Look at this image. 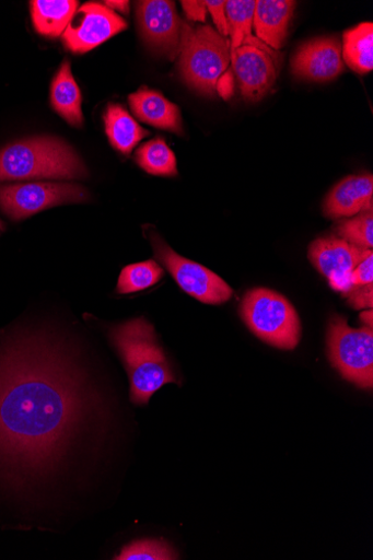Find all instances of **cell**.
Here are the masks:
<instances>
[{"label":"cell","instance_id":"9","mask_svg":"<svg viewBox=\"0 0 373 560\" xmlns=\"http://www.w3.org/2000/svg\"><path fill=\"white\" fill-rule=\"evenodd\" d=\"M86 190L74 184L28 183L0 186V209L15 221L62 203L88 200Z\"/></svg>","mask_w":373,"mask_h":560},{"label":"cell","instance_id":"11","mask_svg":"<svg viewBox=\"0 0 373 560\" xmlns=\"http://www.w3.org/2000/svg\"><path fill=\"white\" fill-rule=\"evenodd\" d=\"M372 252L337 237H322L311 243L308 259L315 269L324 275L334 290L348 295L354 288L352 272Z\"/></svg>","mask_w":373,"mask_h":560},{"label":"cell","instance_id":"12","mask_svg":"<svg viewBox=\"0 0 373 560\" xmlns=\"http://www.w3.org/2000/svg\"><path fill=\"white\" fill-rule=\"evenodd\" d=\"M63 33V43L73 54L89 52L128 27L117 13L97 3H86Z\"/></svg>","mask_w":373,"mask_h":560},{"label":"cell","instance_id":"29","mask_svg":"<svg viewBox=\"0 0 373 560\" xmlns=\"http://www.w3.org/2000/svg\"><path fill=\"white\" fill-rule=\"evenodd\" d=\"M180 4L189 21L206 22L208 13L206 2H193V0H189V2H182Z\"/></svg>","mask_w":373,"mask_h":560},{"label":"cell","instance_id":"16","mask_svg":"<svg viewBox=\"0 0 373 560\" xmlns=\"http://www.w3.org/2000/svg\"><path fill=\"white\" fill-rule=\"evenodd\" d=\"M129 105L140 121L158 129L183 135L180 109L162 93L142 86L129 96Z\"/></svg>","mask_w":373,"mask_h":560},{"label":"cell","instance_id":"32","mask_svg":"<svg viewBox=\"0 0 373 560\" xmlns=\"http://www.w3.org/2000/svg\"><path fill=\"white\" fill-rule=\"evenodd\" d=\"M0 230H2V223H0Z\"/></svg>","mask_w":373,"mask_h":560},{"label":"cell","instance_id":"10","mask_svg":"<svg viewBox=\"0 0 373 560\" xmlns=\"http://www.w3.org/2000/svg\"><path fill=\"white\" fill-rule=\"evenodd\" d=\"M139 33L144 44L174 60L179 55L184 22L174 2L145 0L137 3Z\"/></svg>","mask_w":373,"mask_h":560},{"label":"cell","instance_id":"26","mask_svg":"<svg viewBox=\"0 0 373 560\" xmlns=\"http://www.w3.org/2000/svg\"><path fill=\"white\" fill-rule=\"evenodd\" d=\"M206 7L212 18V21H214L218 27V32L222 36L228 37L230 35V31L226 16V2H224V0H217V2L208 0V2H206Z\"/></svg>","mask_w":373,"mask_h":560},{"label":"cell","instance_id":"8","mask_svg":"<svg viewBox=\"0 0 373 560\" xmlns=\"http://www.w3.org/2000/svg\"><path fill=\"white\" fill-rule=\"evenodd\" d=\"M231 62L246 101L260 100L276 84L280 62L278 50L264 44L254 35L231 50Z\"/></svg>","mask_w":373,"mask_h":560},{"label":"cell","instance_id":"6","mask_svg":"<svg viewBox=\"0 0 373 560\" xmlns=\"http://www.w3.org/2000/svg\"><path fill=\"white\" fill-rule=\"evenodd\" d=\"M328 355L342 377L362 389L373 387V328H351L346 318L335 316L328 328Z\"/></svg>","mask_w":373,"mask_h":560},{"label":"cell","instance_id":"4","mask_svg":"<svg viewBox=\"0 0 373 560\" xmlns=\"http://www.w3.org/2000/svg\"><path fill=\"white\" fill-rule=\"evenodd\" d=\"M178 57L187 85L214 96L231 63V42L209 25L191 27L184 23Z\"/></svg>","mask_w":373,"mask_h":560},{"label":"cell","instance_id":"1","mask_svg":"<svg viewBox=\"0 0 373 560\" xmlns=\"http://www.w3.org/2000/svg\"><path fill=\"white\" fill-rule=\"evenodd\" d=\"M56 343L34 334L0 350V472L18 489L57 472L96 418L94 396Z\"/></svg>","mask_w":373,"mask_h":560},{"label":"cell","instance_id":"27","mask_svg":"<svg viewBox=\"0 0 373 560\" xmlns=\"http://www.w3.org/2000/svg\"><path fill=\"white\" fill-rule=\"evenodd\" d=\"M353 287L368 285L373 283V254L368 256L357 266L352 272Z\"/></svg>","mask_w":373,"mask_h":560},{"label":"cell","instance_id":"17","mask_svg":"<svg viewBox=\"0 0 373 560\" xmlns=\"http://www.w3.org/2000/svg\"><path fill=\"white\" fill-rule=\"evenodd\" d=\"M51 107L71 126L83 124L82 95L73 78L71 65L65 61L50 88Z\"/></svg>","mask_w":373,"mask_h":560},{"label":"cell","instance_id":"19","mask_svg":"<svg viewBox=\"0 0 373 560\" xmlns=\"http://www.w3.org/2000/svg\"><path fill=\"white\" fill-rule=\"evenodd\" d=\"M79 8L75 0H34L31 2L32 20L35 30L47 37H58L65 33Z\"/></svg>","mask_w":373,"mask_h":560},{"label":"cell","instance_id":"13","mask_svg":"<svg viewBox=\"0 0 373 560\" xmlns=\"http://www.w3.org/2000/svg\"><path fill=\"white\" fill-rule=\"evenodd\" d=\"M342 46L338 37H316L298 47L291 59L295 78L310 82H330L345 71Z\"/></svg>","mask_w":373,"mask_h":560},{"label":"cell","instance_id":"18","mask_svg":"<svg viewBox=\"0 0 373 560\" xmlns=\"http://www.w3.org/2000/svg\"><path fill=\"white\" fill-rule=\"evenodd\" d=\"M104 125L113 147L126 156H129L135 147L150 135L124 106L117 104L106 108Z\"/></svg>","mask_w":373,"mask_h":560},{"label":"cell","instance_id":"25","mask_svg":"<svg viewBox=\"0 0 373 560\" xmlns=\"http://www.w3.org/2000/svg\"><path fill=\"white\" fill-rule=\"evenodd\" d=\"M173 547L164 540H140L125 547L118 560H172L177 559Z\"/></svg>","mask_w":373,"mask_h":560},{"label":"cell","instance_id":"15","mask_svg":"<svg viewBox=\"0 0 373 560\" xmlns=\"http://www.w3.org/2000/svg\"><path fill=\"white\" fill-rule=\"evenodd\" d=\"M295 8L296 3L291 0H258L253 19L256 37L275 50L281 49Z\"/></svg>","mask_w":373,"mask_h":560},{"label":"cell","instance_id":"28","mask_svg":"<svg viewBox=\"0 0 373 560\" xmlns=\"http://www.w3.org/2000/svg\"><path fill=\"white\" fill-rule=\"evenodd\" d=\"M354 310H372V284L354 287L347 295Z\"/></svg>","mask_w":373,"mask_h":560},{"label":"cell","instance_id":"30","mask_svg":"<svg viewBox=\"0 0 373 560\" xmlns=\"http://www.w3.org/2000/svg\"><path fill=\"white\" fill-rule=\"evenodd\" d=\"M104 4L106 8L110 9L115 13L119 12L128 15L130 11L129 2H120V0H118V2H112L110 0V2H105Z\"/></svg>","mask_w":373,"mask_h":560},{"label":"cell","instance_id":"2","mask_svg":"<svg viewBox=\"0 0 373 560\" xmlns=\"http://www.w3.org/2000/svg\"><path fill=\"white\" fill-rule=\"evenodd\" d=\"M110 338L128 372L132 402L147 405L158 389L178 383L153 326L144 318L115 327Z\"/></svg>","mask_w":373,"mask_h":560},{"label":"cell","instance_id":"24","mask_svg":"<svg viewBox=\"0 0 373 560\" xmlns=\"http://www.w3.org/2000/svg\"><path fill=\"white\" fill-rule=\"evenodd\" d=\"M337 237L348 243L371 249L373 246L372 212L361 213L352 219H343L335 226Z\"/></svg>","mask_w":373,"mask_h":560},{"label":"cell","instance_id":"20","mask_svg":"<svg viewBox=\"0 0 373 560\" xmlns=\"http://www.w3.org/2000/svg\"><path fill=\"white\" fill-rule=\"evenodd\" d=\"M342 60L355 73L373 69V24L361 23L347 30L342 37Z\"/></svg>","mask_w":373,"mask_h":560},{"label":"cell","instance_id":"31","mask_svg":"<svg viewBox=\"0 0 373 560\" xmlns=\"http://www.w3.org/2000/svg\"><path fill=\"white\" fill-rule=\"evenodd\" d=\"M361 320L364 323L365 326L372 327V310L369 312H365L361 315Z\"/></svg>","mask_w":373,"mask_h":560},{"label":"cell","instance_id":"5","mask_svg":"<svg viewBox=\"0 0 373 560\" xmlns=\"http://www.w3.org/2000/svg\"><path fill=\"white\" fill-rule=\"evenodd\" d=\"M240 313L248 329L264 342L285 350H293L300 343L299 315L282 294L270 289H253L244 295Z\"/></svg>","mask_w":373,"mask_h":560},{"label":"cell","instance_id":"14","mask_svg":"<svg viewBox=\"0 0 373 560\" xmlns=\"http://www.w3.org/2000/svg\"><path fill=\"white\" fill-rule=\"evenodd\" d=\"M372 175H352L342 179L324 202V214L333 220L350 219L361 213L372 212Z\"/></svg>","mask_w":373,"mask_h":560},{"label":"cell","instance_id":"22","mask_svg":"<svg viewBox=\"0 0 373 560\" xmlns=\"http://www.w3.org/2000/svg\"><path fill=\"white\" fill-rule=\"evenodd\" d=\"M164 276V269L153 260L128 266L120 275L117 292L130 294L143 291L156 284Z\"/></svg>","mask_w":373,"mask_h":560},{"label":"cell","instance_id":"7","mask_svg":"<svg viewBox=\"0 0 373 560\" xmlns=\"http://www.w3.org/2000/svg\"><path fill=\"white\" fill-rule=\"evenodd\" d=\"M155 258L189 295L206 304L228 302L234 291L217 273L179 256L163 238L151 235Z\"/></svg>","mask_w":373,"mask_h":560},{"label":"cell","instance_id":"21","mask_svg":"<svg viewBox=\"0 0 373 560\" xmlns=\"http://www.w3.org/2000/svg\"><path fill=\"white\" fill-rule=\"evenodd\" d=\"M136 162L145 173L153 176L178 175L174 151L162 137L143 143L136 152Z\"/></svg>","mask_w":373,"mask_h":560},{"label":"cell","instance_id":"23","mask_svg":"<svg viewBox=\"0 0 373 560\" xmlns=\"http://www.w3.org/2000/svg\"><path fill=\"white\" fill-rule=\"evenodd\" d=\"M254 0H230L226 2V16L231 35V50L241 46L253 35Z\"/></svg>","mask_w":373,"mask_h":560},{"label":"cell","instance_id":"3","mask_svg":"<svg viewBox=\"0 0 373 560\" xmlns=\"http://www.w3.org/2000/svg\"><path fill=\"white\" fill-rule=\"evenodd\" d=\"M86 170L74 150L59 139L38 137L0 150V182L82 178Z\"/></svg>","mask_w":373,"mask_h":560}]
</instances>
